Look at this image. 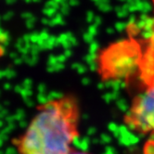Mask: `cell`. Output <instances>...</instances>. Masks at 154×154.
Returning <instances> with one entry per match:
<instances>
[{"instance_id": "cell-1", "label": "cell", "mask_w": 154, "mask_h": 154, "mask_svg": "<svg viewBox=\"0 0 154 154\" xmlns=\"http://www.w3.org/2000/svg\"><path fill=\"white\" fill-rule=\"evenodd\" d=\"M81 107L66 94L37 106L25 131L13 140L19 154H71L79 137Z\"/></svg>"}, {"instance_id": "cell-2", "label": "cell", "mask_w": 154, "mask_h": 154, "mask_svg": "<svg viewBox=\"0 0 154 154\" xmlns=\"http://www.w3.org/2000/svg\"><path fill=\"white\" fill-rule=\"evenodd\" d=\"M137 75L141 90L124 116L125 125L142 136H154V36L144 49Z\"/></svg>"}, {"instance_id": "cell-3", "label": "cell", "mask_w": 154, "mask_h": 154, "mask_svg": "<svg viewBox=\"0 0 154 154\" xmlns=\"http://www.w3.org/2000/svg\"><path fill=\"white\" fill-rule=\"evenodd\" d=\"M144 49L134 37L109 44L97 55V72L102 81H127L139 71Z\"/></svg>"}, {"instance_id": "cell-4", "label": "cell", "mask_w": 154, "mask_h": 154, "mask_svg": "<svg viewBox=\"0 0 154 154\" xmlns=\"http://www.w3.org/2000/svg\"><path fill=\"white\" fill-rule=\"evenodd\" d=\"M71 154H92L90 152H87V151H84L81 149H76L75 148L72 149V151L71 152Z\"/></svg>"}, {"instance_id": "cell-5", "label": "cell", "mask_w": 154, "mask_h": 154, "mask_svg": "<svg viewBox=\"0 0 154 154\" xmlns=\"http://www.w3.org/2000/svg\"><path fill=\"white\" fill-rule=\"evenodd\" d=\"M3 54H4V48L1 45H0V57H1Z\"/></svg>"}]
</instances>
